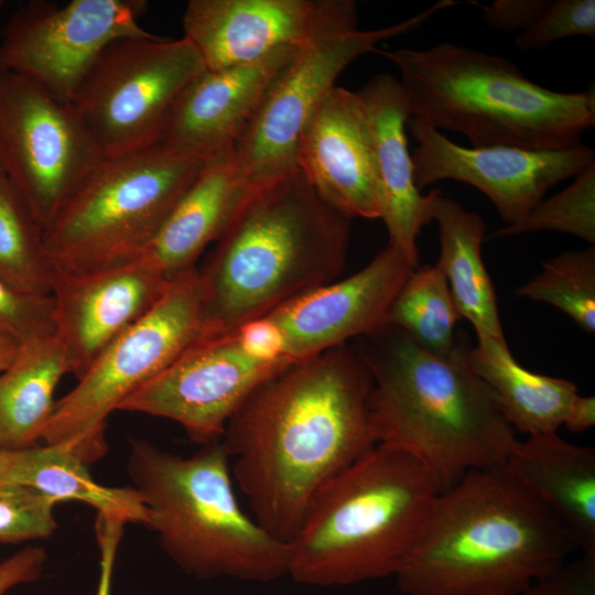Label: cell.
I'll use <instances>...</instances> for the list:
<instances>
[{
	"label": "cell",
	"mask_w": 595,
	"mask_h": 595,
	"mask_svg": "<svg viewBox=\"0 0 595 595\" xmlns=\"http://www.w3.org/2000/svg\"><path fill=\"white\" fill-rule=\"evenodd\" d=\"M372 378L347 344L295 361L260 383L221 442L256 521L289 542L316 493L378 444Z\"/></svg>",
	"instance_id": "cell-1"
},
{
	"label": "cell",
	"mask_w": 595,
	"mask_h": 595,
	"mask_svg": "<svg viewBox=\"0 0 595 595\" xmlns=\"http://www.w3.org/2000/svg\"><path fill=\"white\" fill-rule=\"evenodd\" d=\"M574 551L558 517L499 466L469 472L440 493L394 577L403 595H517Z\"/></svg>",
	"instance_id": "cell-2"
},
{
	"label": "cell",
	"mask_w": 595,
	"mask_h": 595,
	"mask_svg": "<svg viewBox=\"0 0 595 595\" xmlns=\"http://www.w3.org/2000/svg\"><path fill=\"white\" fill-rule=\"evenodd\" d=\"M350 219L299 166L257 188L198 269L208 336L336 281L346 266Z\"/></svg>",
	"instance_id": "cell-3"
},
{
	"label": "cell",
	"mask_w": 595,
	"mask_h": 595,
	"mask_svg": "<svg viewBox=\"0 0 595 595\" xmlns=\"http://www.w3.org/2000/svg\"><path fill=\"white\" fill-rule=\"evenodd\" d=\"M359 339L372 378L368 405L378 443L416 458L441 491L469 472L506 464L517 432L469 367L467 340L444 358L391 324Z\"/></svg>",
	"instance_id": "cell-4"
},
{
	"label": "cell",
	"mask_w": 595,
	"mask_h": 595,
	"mask_svg": "<svg viewBox=\"0 0 595 595\" xmlns=\"http://www.w3.org/2000/svg\"><path fill=\"white\" fill-rule=\"evenodd\" d=\"M440 493L416 458L378 443L316 493L286 542L288 575L322 587L394 577Z\"/></svg>",
	"instance_id": "cell-5"
},
{
	"label": "cell",
	"mask_w": 595,
	"mask_h": 595,
	"mask_svg": "<svg viewBox=\"0 0 595 595\" xmlns=\"http://www.w3.org/2000/svg\"><path fill=\"white\" fill-rule=\"evenodd\" d=\"M382 55L400 73L411 117L477 148L566 149L595 125L593 90L544 88L500 56L450 42Z\"/></svg>",
	"instance_id": "cell-6"
},
{
	"label": "cell",
	"mask_w": 595,
	"mask_h": 595,
	"mask_svg": "<svg viewBox=\"0 0 595 595\" xmlns=\"http://www.w3.org/2000/svg\"><path fill=\"white\" fill-rule=\"evenodd\" d=\"M127 470L147 508V527L187 575L259 583L288 575V545L240 507L221 441L182 456L136 439Z\"/></svg>",
	"instance_id": "cell-7"
},
{
	"label": "cell",
	"mask_w": 595,
	"mask_h": 595,
	"mask_svg": "<svg viewBox=\"0 0 595 595\" xmlns=\"http://www.w3.org/2000/svg\"><path fill=\"white\" fill-rule=\"evenodd\" d=\"M207 162L162 142L105 159L43 231L54 267L83 272L138 258Z\"/></svg>",
	"instance_id": "cell-8"
},
{
	"label": "cell",
	"mask_w": 595,
	"mask_h": 595,
	"mask_svg": "<svg viewBox=\"0 0 595 595\" xmlns=\"http://www.w3.org/2000/svg\"><path fill=\"white\" fill-rule=\"evenodd\" d=\"M204 336V286L195 268L174 278L160 301L55 402L43 440L71 451L86 464L102 458L108 452V415Z\"/></svg>",
	"instance_id": "cell-9"
},
{
	"label": "cell",
	"mask_w": 595,
	"mask_h": 595,
	"mask_svg": "<svg viewBox=\"0 0 595 595\" xmlns=\"http://www.w3.org/2000/svg\"><path fill=\"white\" fill-rule=\"evenodd\" d=\"M205 69L184 36L122 37L100 53L71 106L102 158H118L160 142L177 97Z\"/></svg>",
	"instance_id": "cell-10"
},
{
	"label": "cell",
	"mask_w": 595,
	"mask_h": 595,
	"mask_svg": "<svg viewBox=\"0 0 595 595\" xmlns=\"http://www.w3.org/2000/svg\"><path fill=\"white\" fill-rule=\"evenodd\" d=\"M104 160L71 104L0 73V161L43 231Z\"/></svg>",
	"instance_id": "cell-11"
},
{
	"label": "cell",
	"mask_w": 595,
	"mask_h": 595,
	"mask_svg": "<svg viewBox=\"0 0 595 595\" xmlns=\"http://www.w3.org/2000/svg\"><path fill=\"white\" fill-rule=\"evenodd\" d=\"M455 2L441 0L402 22L371 31L346 32L301 50L231 149L246 184L257 190L298 167V144L303 128L353 61L374 51L385 40L415 30Z\"/></svg>",
	"instance_id": "cell-12"
},
{
	"label": "cell",
	"mask_w": 595,
	"mask_h": 595,
	"mask_svg": "<svg viewBox=\"0 0 595 595\" xmlns=\"http://www.w3.org/2000/svg\"><path fill=\"white\" fill-rule=\"evenodd\" d=\"M143 1L31 2L7 23L0 73L24 76L71 104L80 82L112 42L151 33L139 24Z\"/></svg>",
	"instance_id": "cell-13"
},
{
	"label": "cell",
	"mask_w": 595,
	"mask_h": 595,
	"mask_svg": "<svg viewBox=\"0 0 595 595\" xmlns=\"http://www.w3.org/2000/svg\"><path fill=\"white\" fill-rule=\"evenodd\" d=\"M290 364L257 354L236 332L204 336L117 410L172 420L205 446L221 441L250 393Z\"/></svg>",
	"instance_id": "cell-14"
},
{
	"label": "cell",
	"mask_w": 595,
	"mask_h": 595,
	"mask_svg": "<svg viewBox=\"0 0 595 595\" xmlns=\"http://www.w3.org/2000/svg\"><path fill=\"white\" fill-rule=\"evenodd\" d=\"M351 0H191L183 14L184 37L206 69L255 62L271 52L306 48L357 29Z\"/></svg>",
	"instance_id": "cell-15"
},
{
	"label": "cell",
	"mask_w": 595,
	"mask_h": 595,
	"mask_svg": "<svg viewBox=\"0 0 595 595\" xmlns=\"http://www.w3.org/2000/svg\"><path fill=\"white\" fill-rule=\"evenodd\" d=\"M407 128L418 143L411 153L418 190L444 180L467 183L483 192L508 224L527 215L550 187L595 163L594 150L582 143L559 150L465 148L413 117Z\"/></svg>",
	"instance_id": "cell-16"
},
{
	"label": "cell",
	"mask_w": 595,
	"mask_h": 595,
	"mask_svg": "<svg viewBox=\"0 0 595 595\" xmlns=\"http://www.w3.org/2000/svg\"><path fill=\"white\" fill-rule=\"evenodd\" d=\"M418 266L388 245L353 275L304 293L257 320L283 358L295 363L314 357L386 327L398 292Z\"/></svg>",
	"instance_id": "cell-17"
},
{
	"label": "cell",
	"mask_w": 595,
	"mask_h": 595,
	"mask_svg": "<svg viewBox=\"0 0 595 595\" xmlns=\"http://www.w3.org/2000/svg\"><path fill=\"white\" fill-rule=\"evenodd\" d=\"M171 281L141 258L83 272L55 267L54 335L65 349L69 374L79 379L160 301Z\"/></svg>",
	"instance_id": "cell-18"
},
{
	"label": "cell",
	"mask_w": 595,
	"mask_h": 595,
	"mask_svg": "<svg viewBox=\"0 0 595 595\" xmlns=\"http://www.w3.org/2000/svg\"><path fill=\"white\" fill-rule=\"evenodd\" d=\"M301 50L285 46L251 63L205 69L177 97L160 142L205 161L232 149Z\"/></svg>",
	"instance_id": "cell-19"
},
{
	"label": "cell",
	"mask_w": 595,
	"mask_h": 595,
	"mask_svg": "<svg viewBox=\"0 0 595 595\" xmlns=\"http://www.w3.org/2000/svg\"><path fill=\"white\" fill-rule=\"evenodd\" d=\"M296 163L314 190L346 216L380 218L372 141L358 91L334 86L299 139Z\"/></svg>",
	"instance_id": "cell-20"
},
{
	"label": "cell",
	"mask_w": 595,
	"mask_h": 595,
	"mask_svg": "<svg viewBox=\"0 0 595 595\" xmlns=\"http://www.w3.org/2000/svg\"><path fill=\"white\" fill-rule=\"evenodd\" d=\"M368 121L379 184L380 218L389 245L419 263L416 237L432 220L431 192L415 186L405 134L411 117L400 82L378 74L358 91Z\"/></svg>",
	"instance_id": "cell-21"
},
{
	"label": "cell",
	"mask_w": 595,
	"mask_h": 595,
	"mask_svg": "<svg viewBox=\"0 0 595 595\" xmlns=\"http://www.w3.org/2000/svg\"><path fill=\"white\" fill-rule=\"evenodd\" d=\"M253 192L239 174L231 149L210 159L138 258L170 280L195 269Z\"/></svg>",
	"instance_id": "cell-22"
},
{
	"label": "cell",
	"mask_w": 595,
	"mask_h": 595,
	"mask_svg": "<svg viewBox=\"0 0 595 595\" xmlns=\"http://www.w3.org/2000/svg\"><path fill=\"white\" fill-rule=\"evenodd\" d=\"M561 521L576 550L595 556V451L558 432L518 440L504 465Z\"/></svg>",
	"instance_id": "cell-23"
},
{
	"label": "cell",
	"mask_w": 595,
	"mask_h": 595,
	"mask_svg": "<svg viewBox=\"0 0 595 595\" xmlns=\"http://www.w3.org/2000/svg\"><path fill=\"white\" fill-rule=\"evenodd\" d=\"M431 210L440 239L435 266L443 272L461 316L473 325L478 340H504L494 285L482 258L483 217L437 188L431 191Z\"/></svg>",
	"instance_id": "cell-24"
},
{
	"label": "cell",
	"mask_w": 595,
	"mask_h": 595,
	"mask_svg": "<svg viewBox=\"0 0 595 595\" xmlns=\"http://www.w3.org/2000/svg\"><path fill=\"white\" fill-rule=\"evenodd\" d=\"M465 356L517 433H552L563 425L578 394L574 382L526 369L506 339L478 340L475 347L467 346Z\"/></svg>",
	"instance_id": "cell-25"
},
{
	"label": "cell",
	"mask_w": 595,
	"mask_h": 595,
	"mask_svg": "<svg viewBox=\"0 0 595 595\" xmlns=\"http://www.w3.org/2000/svg\"><path fill=\"white\" fill-rule=\"evenodd\" d=\"M64 347L55 335L21 343L0 372V450H19L43 439L55 407L54 392L69 374Z\"/></svg>",
	"instance_id": "cell-26"
},
{
	"label": "cell",
	"mask_w": 595,
	"mask_h": 595,
	"mask_svg": "<svg viewBox=\"0 0 595 595\" xmlns=\"http://www.w3.org/2000/svg\"><path fill=\"white\" fill-rule=\"evenodd\" d=\"M0 478L32 487L56 502L79 501L97 513L117 515L147 527L145 506L133 487H109L95 482L87 464L71 451L52 444L0 450Z\"/></svg>",
	"instance_id": "cell-27"
},
{
	"label": "cell",
	"mask_w": 595,
	"mask_h": 595,
	"mask_svg": "<svg viewBox=\"0 0 595 595\" xmlns=\"http://www.w3.org/2000/svg\"><path fill=\"white\" fill-rule=\"evenodd\" d=\"M461 314L443 272L434 264L416 267L398 292L388 323L416 345L444 358L453 356L462 338L454 334Z\"/></svg>",
	"instance_id": "cell-28"
},
{
	"label": "cell",
	"mask_w": 595,
	"mask_h": 595,
	"mask_svg": "<svg viewBox=\"0 0 595 595\" xmlns=\"http://www.w3.org/2000/svg\"><path fill=\"white\" fill-rule=\"evenodd\" d=\"M54 264L43 229L7 177L0 181V278L34 295H51Z\"/></svg>",
	"instance_id": "cell-29"
},
{
	"label": "cell",
	"mask_w": 595,
	"mask_h": 595,
	"mask_svg": "<svg viewBox=\"0 0 595 595\" xmlns=\"http://www.w3.org/2000/svg\"><path fill=\"white\" fill-rule=\"evenodd\" d=\"M516 295L548 303L570 316L584 332L595 331V249L560 253L516 290Z\"/></svg>",
	"instance_id": "cell-30"
},
{
	"label": "cell",
	"mask_w": 595,
	"mask_h": 595,
	"mask_svg": "<svg viewBox=\"0 0 595 595\" xmlns=\"http://www.w3.org/2000/svg\"><path fill=\"white\" fill-rule=\"evenodd\" d=\"M541 230L576 236L595 244V163L563 191L541 199L522 218L497 229L489 238H504Z\"/></svg>",
	"instance_id": "cell-31"
},
{
	"label": "cell",
	"mask_w": 595,
	"mask_h": 595,
	"mask_svg": "<svg viewBox=\"0 0 595 595\" xmlns=\"http://www.w3.org/2000/svg\"><path fill=\"white\" fill-rule=\"evenodd\" d=\"M56 500L26 485L0 478V542L50 538L57 529Z\"/></svg>",
	"instance_id": "cell-32"
},
{
	"label": "cell",
	"mask_w": 595,
	"mask_h": 595,
	"mask_svg": "<svg viewBox=\"0 0 595 595\" xmlns=\"http://www.w3.org/2000/svg\"><path fill=\"white\" fill-rule=\"evenodd\" d=\"M573 35L595 37L594 0H552L540 18L516 37L515 44L522 51L543 50Z\"/></svg>",
	"instance_id": "cell-33"
},
{
	"label": "cell",
	"mask_w": 595,
	"mask_h": 595,
	"mask_svg": "<svg viewBox=\"0 0 595 595\" xmlns=\"http://www.w3.org/2000/svg\"><path fill=\"white\" fill-rule=\"evenodd\" d=\"M0 329L20 343L54 335L52 296L22 292L0 278Z\"/></svg>",
	"instance_id": "cell-34"
},
{
	"label": "cell",
	"mask_w": 595,
	"mask_h": 595,
	"mask_svg": "<svg viewBox=\"0 0 595 595\" xmlns=\"http://www.w3.org/2000/svg\"><path fill=\"white\" fill-rule=\"evenodd\" d=\"M517 595H595V556L582 554Z\"/></svg>",
	"instance_id": "cell-35"
},
{
	"label": "cell",
	"mask_w": 595,
	"mask_h": 595,
	"mask_svg": "<svg viewBox=\"0 0 595 595\" xmlns=\"http://www.w3.org/2000/svg\"><path fill=\"white\" fill-rule=\"evenodd\" d=\"M550 2L551 0H496L490 4L480 6V9L486 24L510 33L530 28Z\"/></svg>",
	"instance_id": "cell-36"
},
{
	"label": "cell",
	"mask_w": 595,
	"mask_h": 595,
	"mask_svg": "<svg viewBox=\"0 0 595 595\" xmlns=\"http://www.w3.org/2000/svg\"><path fill=\"white\" fill-rule=\"evenodd\" d=\"M126 523L128 522L120 516L97 513L95 531L100 562L96 595H111L115 560Z\"/></svg>",
	"instance_id": "cell-37"
},
{
	"label": "cell",
	"mask_w": 595,
	"mask_h": 595,
	"mask_svg": "<svg viewBox=\"0 0 595 595\" xmlns=\"http://www.w3.org/2000/svg\"><path fill=\"white\" fill-rule=\"evenodd\" d=\"M47 553L42 547H25L0 562V595L12 587L39 580L44 571Z\"/></svg>",
	"instance_id": "cell-38"
},
{
	"label": "cell",
	"mask_w": 595,
	"mask_h": 595,
	"mask_svg": "<svg viewBox=\"0 0 595 595\" xmlns=\"http://www.w3.org/2000/svg\"><path fill=\"white\" fill-rule=\"evenodd\" d=\"M595 424V398L577 394L563 425L573 433H582Z\"/></svg>",
	"instance_id": "cell-39"
},
{
	"label": "cell",
	"mask_w": 595,
	"mask_h": 595,
	"mask_svg": "<svg viewBox=\"0 0 595 595\" xmlns=\"http://www.w3.org/2000/svg\"><path fill=\"white\" fill-rule=\"evenodd\" d=\"M20 344L15 337L0 329V372L12 363Z\"/></svg>",
	"instance_id": "cell-40"
},
{
	"label": "cell",
	"mask_w": 595,
	"mask_h": 595,
	"mask_svg": "<svg viewBox=\"0 0 595 595\" xmlns=\"http://www.w3.org/2000/svg\"><path fill=\"white\" fill-rule=\"evenodd\" d=\"M4 177H7V176H6V173H4V169H3V166H2V163H1V161H0V181L3 180Z\"/></svg>",
	"instance_id": "cell-41"
},
{
	"label": "cell",
	"mask_w": 595,
	"mask_h": 595,
	"mask_svg": "<svg viewBox=\"0 0 595 595\" xmlns=\"http://www.w3.org/2000/svg\"><path fill=\"white\" fill-rule=\"evenodd\" d=\"M1 3V2H0Z\"/></svg>",
	"instance_id": "cell-42"
}]
</instances>
